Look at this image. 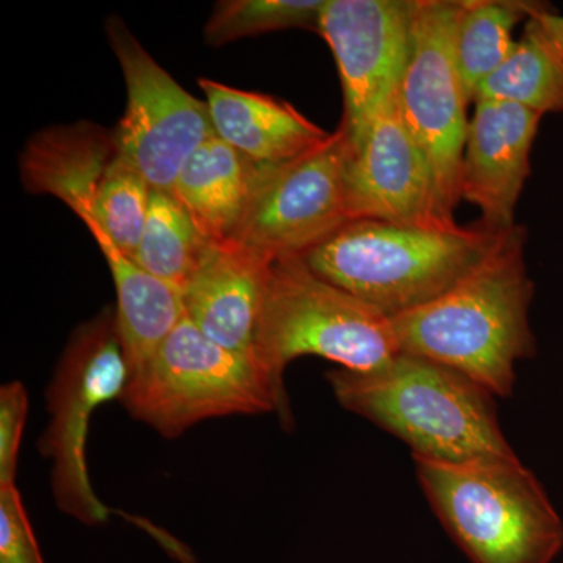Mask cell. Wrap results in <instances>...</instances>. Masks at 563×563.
<instances>
[{
	"label": "cell",
	"mask_w": 563,
	"mask_h": 563,
	"mask_svg": "<svg viewBox=\"0 0 563 563\" xmlns=\"http://www.w3.org/2000/svg\"><path fill=\"white\" fill-rule=\"evenodd\" d=\"M525 243V229L515 225L450 291L390 318L399 351L457 369L493 396L512 395L515 366L536 354Z\"/></svg>",
	"instance_id": "obj_1"
},
{
	"label": "cell",
	"mask_w": 563,
	"mask_h": 563,
	"mask_svg": "<svg viewBox=\"0 0 563 563\" xmlns=\"http://www.w3.org/2000/svg\"><path fill=\"white\" fill-rule=\"evenodd\" d=\"M328 380L344 409L401 439L415 459L461 463L517 455L492 393L442 363L399 352L373 372L339 368Z\"/></svg>",
	"instance_id": "obj_2"
},
{
	"label": "cell",
	"mask_w": 563,
	"mask_h": 563,
	"mask_svg": "<svg viewBox=\"0 0 563 563\" xmlns=\"http://www.w3.org/2000/svg\"><path fill=\"white\" fill-rule=\"evenodd\" d=\"M507 232L481 225L415 228L357 220L301 257L321 279L393 318L450 291L501 244Z\"/></svg>",
	"instance_id": "obj_3"
},
{
	"label": "cell",
	"mask_w": 563,
	"mask_h": 563,
	"mask_svg": "<svg viewBox=\"0 0 563 563\" xmlns=\"http://www.w3.org/2000/svg\"><path fill=\"white\" fill-rule=\"evenodd\" d=\"M415 463L433 512L473 563H551L561 553L562 518L517 455Z\"/></svg>",
	"instance_id": "obj_4"
},
{
	"label": "cell",
	"mask_w": 563,
	"mask_h": 563,
	"mask_svg": "<svg viewBox=\"0 0 563 563\" xmlns=\"http://www.w3.org/2000/svg\"><path fill=\"white\" fill-rule=\"evenodd\" d=\"M254 352L284 385L288 363L302 355L368 373L401 351L387 314L321 279L302 257H287L269 265Z\"/></svg>",
	"instance_id": "obj_5"
},
{
	"label": "cell",
	"mask_w": 563,
	"mask_h": 563,
	"mask_svg": "<svg viewBox=\"0 0 563 563\" xmlns=\"http://www.w3.org/2000/svg\"><path fill=\"white\" fill-rule=\"evenodd\" d=\"M121 402L135 420L173 439L210 418L284 410L285 390L257 358L214 343L185 314L129 377Z\"/></svg>",
	"instance_id": "obj_6"
},
{
	"label": "cell",
	"mask_w": 563,
	"mask_h": 563,
	"mask_svg": "<svg viewBox=\"0 0 563 563\" xmlns=\"http://www.w3.org/2000/svg\"><path fill=\"white\" fill-rule=\"evenodd\" d=\"M129 376L117 309L106 307L70 333L47 390L51 422L40 442L41 454L52 461L55 503L80 523L109 518V507L92 490L85 451L92 415L121 399Z\"/></svg>",
	"instance_id": "obj_7"
},
{
	"label": "cell",
	"mask_w": 563,
	"mask_h": 563,
	"mask_svg": "<svg viewBox=\"0 0 563 563\" xmlns=\"http://www.w3.org/2000/svg\"><path fill=\"white\" fill-rule=\"evenodd\" d=\"M463 0H418L412 44L398 98L402 118L431 168L440 217L457 224L470 106L454 58Z\"/></svg>",
	"instance_id": "obj_8"
},
{
	"label": "cell",
	"mask_w": 563,
	"mask_h": 563,
	"mask_svg": "<svg viewBox=\"0 0 563 563\" xmlns=\"http://www.w3.org/2000/svg\"><path fill=\"white\" fill-rule=\"evenodd\" d=\"M352 147L342 125L309 154L262 166L232 246L273 263L301 257L350 220L346 169Z\"/></svg>",
	"instance_id": "obj_9"
},
{
	"label": "cell",
	"mask_w": 563,
	"mask_h": 563,
	"mask_svg": "<svg viewBox=\"0 0 563 563\" xmlns=\"http://www.w3.org/2000/svg\"><path fill=\"white\" fill-rule=\"evenodd\" d=\"M106 35L128 88V106L114 128L120 162L152 190L172 191L181 166L217 135L209 106L144 49L122 18H107Z\"/></svg>",
	"instance_id": "obj_10"
},
{
	"label": "cell",
	"mask_w": 563,
	"mask_h": 563,
	"mask_svg": "<svg viewBox=\"0 0 563 563\" xmlns=\"http://www.w3.org/2000/svg\"><path fill=\"white\" fill-rule=\"evenodd\" d=\"M418 0H324L318 33L328 43L343 90L342 128L352 151L399 90Z\"/></svg>",
	"instance_id": "obj_11"
},
{
	"label": "cell",
	"mask_w": 563,
	"mask_h": 563,
	"mask_svg": "<svg viewBox=\"0 0 563 563\" xmlns=\"http://www.w3.org/2000/svg\"><path fill=\"white\" fill-rule=\"evenodd\" d=\"M351 221L453 229L440 217L431 168L407 128L398 91L374 117L346 169Z\"/></svg>",
	"instance_id": "obj_12"
},
{
	"label": "cell",
	"mask_w": 563,
	"mask_h": 563,
	"mask_svg": "<svg viewBox=\"0 0 563 563\" xmlns=\"http://www.w3.org/2000/svg\"><path fill=\"white\" fill-rule=\"evenodd\" d=\"M542 114L515 103L477 99L466 133L461 198L481 211V228L507 232L531 173V151Z\"/></svg>",
	"instance_id": "obj_13"
},
{
	"label": "cell",
	"mask_w": 563,
	"mask_h": 563,
	"mask_svg": "<svg viewBox=\"0 0 563 563\" xmlns=\"http://www.w3.org/2000/svg\"><path fill=\"white\" fill-rule=\"evenodd\" d=\"M118 163L114 129L81 120L33 133L20 155V177L25 191L54 196L85 221Z\"/></svg>",
	"instance_id": "obj_14"
},
{
	"label": "cell",
	"mask_w": 563,
	"mask_h": 563,
	"mask_svg": "<svg viewBox=\"0 0 563 563\" xmlns=\"http://www.w3.org/2000/svg\"><path fill=\"white\" fill-rule=\"evenodd\" d=\"M269 265L232 244H214L181 292L188 320L214 343L255 357Z\"/></svg>",
	"instance_id": "obj_15"
},
{
	"label": "cell",
	"mask_w": 563,
	"mask_h": 563,
	"mask_svg": "<svg viewBox=\"0 0 563 563\" xmlns=\"http://www.w3.org/2000/svg\"><path fill=\"white\" fill-rule=\"evenodd\" d=\"M214 133L258 166H279L309 154L331 140L284 99L239 90L211 79L199 80Z\"/></svg>",
	"instance_id": "obj_16"
},
{
	"label": "cell",
	"mask_w": 563,
	"mask_h": 563,
	"mask_svg": "<svg viewBox=\"0 0 563 563\" xmlns=\"http://www.w3.org/2000/svg\"><path fill=\"white\" fill-rule=\"evenodd\" d=\"M261 168L214 135L181 166L172 192L206 239L228 244L243 220Z\"/></svg>",
	"instance_id": "obj_17"
},
{
	"label": "cell",
	"mask_w": 563,
	"mask_h": 563,
	"mask_svg": "<svg viewBox=\"0 0 563 563\" xmlns=\"http://www.w3.org/2000/svg\"><path fill=\"white\" fill-rule=\"evenodd\" d=\"M92 239L109 263L117 288L118 324L132 376L151 361L185 317L184 301L179 291L144 272L106 236L92 233Z\"/></svg>",
	"instance_id": "obj_18"
},
{
	"label": "cell",
	"mask_w": 563,
	"mask_h": 563,
	"mask_svg": "<svg viewBox=\"0 0 563 563\" xmlns=\"http://www.w3.org/2000/svg\"><path fill=\"white\" fill-rule=\"evenodd\" d=\"M477 99L515 103L542 117L562 113L563 52L544 35L532 14L512 54L481 85L474 101Z\"/></svg>",
	"instance_id": "obj_19"
},
{
	"label": "cell",
	"mask_w": 563,
	"mask_h": 563,
	"mask_svg": "<svg viewBox=\"0 0 563 563\" xmlns=\"http://www.w3.org/2000/svg\"><path fill=\"white\" fill-rule=\"evenodd\" d=\"M525 0H463L454 31V58L470 102L484 80L512 54L514 31L540 9Z\"/></svg>",
	"instance_id": "obj_20"
},
{
	"label": "cell",
	"mask_w": 563,
	"mask_h": 563,
	"mask_svg": "<svg viewBox=\"0 0 563 563\" xmlns=\"http://www.w3.org/2000/svg\"><path fill=\"white\" fill-rule=\"evenodd\" d=\"M213 246L172 191L152 190L136 265L181 295Z\"/></svg>",
	"instance_id": "obj_21"
},
{
	"label": "cell",
	"mask_w": 563,
	"mask_h": 563,
	"mask_svg": "<svg viewBox=\"0 0 563 563\" xmlns=\"http://www.w3.org/2000/svg\"><path fill=\"white\" fill-rule=\"evenodd\" d=\"M324 0H221L203 27L209 46L221 47L263 33L310 29L318 32Z\"/></svg>",
	"instance_id": "obj_22"
},
{
	"label": "cell",
	"mask_w": 563,
	"mask_h": 563,
	"mask_svg": "<svg viewBox=\"0 0 563 563\" xmlns=\"http://www.w3.org/2000/svg\"><path fill=\"white\" fill-rule=\"evenodd\" d=\"M151 196V185L120 162L103 181L91 217L81 222L91 235L106 236L118 251L132 258L146 228Z\"/></svg>",
	"instance_id": "obj_23"
},
{
	"label": "cell",
	"mask_w": 563,
	"mask_h": 563,
	"mask_svg": "<svg viewBox=\"0 0 563 563\" xmlns=\"http://www.w3.org/2000/svg\"><path fill=\"white\" fill-rule=\"evenodd\" d=\"M0 563H44L16 485L0 487Z\"/></svg>",
	"instance_id": "obj_24"
},
{
	"label": "cell",
	"mask_w": 563,
	"mask_h": 563,
	"mask_svg": "<svg viewBox=\"0 0 563 563\" xmlns=\"http://www.w3.org/2000/svg\"><path fill=\"white\" fill-rule=\"evenodd\" d=\"M29 396L24 385L10 383L0 388V487L16 479L18 455L27 420Z\"/></svg>",
	"instance_id": "obj_25"
},
{
	"label": "cell",
	"mask_w": 563,
	"mask_h": 563,
	"mask_svg": "<svg viewBox=\"0 0 563 563\" xmlns=\"http://www.w3.org/2000/svg\"><path fill=\"white\" fill-rule=\"evenodd\" d=\"M532 18L540 25L544 35L563 52V16L543 3L540 9L533 11Z\"/></svg>",
	"instance_id": "obj_26"
}]
</instances>
